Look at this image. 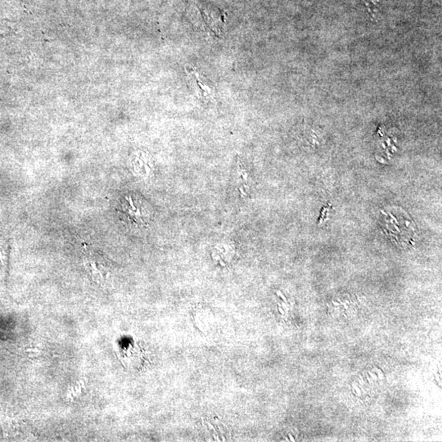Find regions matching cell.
<instances>
[{"mask_svg": "<svg viewBox=\"0 0 442 442\" xmlns=\"http://www.w3.org/2000/svg\"><path fill=\"white\" fill-rule=\"evenodd\" d=\"M135 157L133 160V167L136 173L142 174V176H148L150 173V167L148 166L147 160L143 157Z\"/></svg>", "mask_w": 442, "mask_h": 442, "instance_id": "obj_4", "label": "cell"}, {"mask_svg": "<svg viewBox=\"0 0 442 442\" xmlns=\"http://www.w3.org/2000/svg\"><path fill=\"white\" fill-rule=\"evenodd\" d=\"M366 377H367L368 381H369V384H372V379L369 378V375H367Z\"/></svg>", "mask_w": 442, "mask_h": 442, "instance_id": "obj_10", "label": "cell"}, {"mask_svg": "<svg viewBox=\"0 0 442 442\" xmlns=\"http://www.w3.org/2000/svg\"><path fill=\"white\" fill-rule=\"evenodd\" d=\"M369 375L372 377V380H378V379H379V378H378V377H377L376 375L374 374V373H372L371 371H369Z\"/></svg>", "mask_w": 442, "mask_h": 442, "instance_id": "obj_5", "label": "cell"}, {"mask_svg": "<svg viewBox=\"0 0 442 442\" xmlns=\"http://www.w3.org/2000/svg\"><path fill=\"white\" fill-rule=\"evenodd\" d=\"M354 388H355V390H356V392H357L356 393V394H357V395L360 396V395H361V390H360V388L358 387L357 386H354Z\"/></svg>", "mask_w": 442, "mask_h": 442, "instance_id": "obj_6", "label": "cell"}, {"mask_svg": "<svg viewBox=\"0 0 442 442\" xmlns=\"http://www.w3.org/2000/svg\"><path fill=\"white\" fill-rule=\"evenodd\" d=\"M290 440L292 441V442H295L294 438H292V435H289Z\"/></svg>", "mask_w": 442, "mask_h": 442, "instance_id": "obj_11", "label": "cell"}, {"mask_svg": "<svg viewBox=\"0 0 442 442\" xmlns=\"http://www.w3.org/2000/svg\"><path fill=\"white\" fill-rule=\"evenodd\" d=\"M376 370H377V371H378V373H379V376H380V375H381L382 378H384V374H383V372H382L381 370H380V369H377V368H376Z\"/></svg>", "mask_w": 442, "mask_h": 442, "instance_id": "obj_7", "label": "cell"}, {"mask_svg": "<svg viewBox=\"0 0 442 442\" xmlns=\"http://www.w3.org/2000/svg\"><path fill=\"white\" fill-rule=\"evenodd\" d=\"M189 83L193 93L198 99L203 101L214 102L216 100L215 88L209 80L203 75H199L195 71L189 72Z\"/></svg>", "mask_w": 442, "mask_h": 442, "instance_id": "obj_1", "label": "cell"}, {"mask_svg": "<svg viewBox=\"0 0 442 442\" xmlns=\"http://www.w3.org/2000/svg\"><path fill=\"white\" fill-rule=\"evenodd\" d=\"M279 311L281 313L283 314V311H282V309H279Z\"/></svg>", "mask_w": 442, "mask_h": 442, "instance_id": "obj_12", "label": "cell"}, {"mask_svg": "<svg viewBox=\"0 0 442 442\" xmlns=\"http://www.w3.org/2000/svg\"><path fill=\"white\" fill-rule=\"evenodd\" d=\"M85 267L94 282L104 286L109 282V270L104 261L95 257H88L84 259Z\"/></svg>", "mask_w": 442, "mask_h": 442, "instance_id": "obj_3", "label": "cell"}, {"mask_svg": "<svg viewBox=\"0 0 442 442\" xmlns=\"http://www.w3.org/2000/svg\"><path fill=\"white\" fill-rule=\"evenodd\" d=\"M120 360L125 367L129 369H137L143 363L144 354L141 347L136 342L129 341L126 345H122L120 350Z\"/></svg>", "mask_w": 442, "mask_h": 442, "instance_id": "obj_2", "label": "cell"}, {"mask_svg": "<svg viewBox=\"0 0 442 442\" xmlns=\"http://www.w3.org/2000/svg\"><path fill=\"white\" fill-rule=\"evenodd\" d=\"M435 377H436V380H437V381H438V382L440 381V378H439V376H438V374H435Z\"/></svg>", "mask_w": 442, "mask_h": 442, "instance_id": "obj_8", "label": "cell"}, {"mask_svg": "<svg viewBox=\"0 0 442 442\" xmlns=\"http://www.w3.org/2000/svg\"><path fill=\"white\" fill-rule=\"evenodd\" d=\"M332 304H333L334 306H340V303H337V302H336V301H332Z\"/></svg>", "mask_w": 442, "mask_h": 442, "instance_id": "obj_9", "label": "cell"}]
</instances>
